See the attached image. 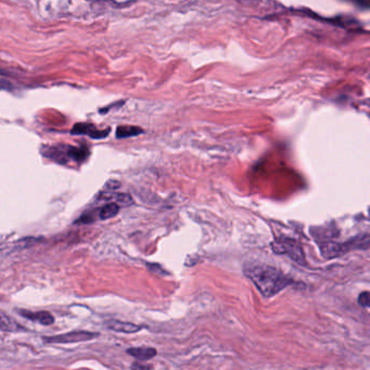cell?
Wrapping results in <instances>:
<instances>
[{
    "label": "cell",
    "mask_w": 370,
    "mask_h": 370,
    "mask_svg": "<svg viewBox=\"0 0 370 370\" xmlns=\"http://www.w3.org/2000/svg\"><path fill=\"white\" fill-rule=\"evenodd\" d=\"M244 274L265 297L277 295L292 284V280L279 269L268 265H246Z\"/></svg>",
    "instance_id": "obj_1"
},
{
    "label": "cell",
    "mask_w": 370,
    "mask_h": 370,
    "mask_svg": "<svg viewBox=\"0 0 370 370\" xmlns=\"http://www.w3.org/2000/svg\"><path fill=\"white\" fill-rule=\"evenodd\" d=\"M89 150L86 147H75V146H55V147H46L43 151V154L57 163L66 164L70 161L76 163H80L86 161V158L89 156Z\"/></svg>",
    "instance_id": "obj_2"
},
{
    "label": "cell",
    "mask_w": 370,
    "mask_h": 370,
    "mask_svg": "<svg viewBox=\"0 0 370 370\" xmlns=\"http://www.w3.org/2000/svg\"><path fill=\"white\" fill-rule=\"evenodd\" d=\"M274 251L277 252L279 254H286L292 258L293 261L305 265V255L301 244H299L296 240L287 238V237H281L277 239L273 244Z\"/></svg>",
    "instance_id": "obj_3"
},
{
    "label": "cell",
    "mask_w": 370,
    "mask_h": 370,
    "mask_svg": "<svg viewBox=\"0 0 370 370\" xmlns=\"http://www.w3.org/2000/svg\"><path fill=\"white\" fill-rule=\"evenodd\" d=\"M99 337L98 332H90L85 330H75L71 332L57 334L52 337H45L43 340L46 343L54 344H71V343H79L90 341Z\"/></svg>",
    "instance_id": "obj_4"
},
{
    "label": "cell",
    "mask_w": 370,
    "mask_h": 370,
    "mask_svg": "<svg viewBox=\"0 0 370 370\" xmlns=\"http://www.w3.org/2000/svg\"><path fill=\"white\" fill-rule=\"evenodd\" d=\"M72 135H86L92 139H102L108 137L110 134V129H98L95 125L89 124V123H77L75 124L71 131Z\"/></svg>",
    "instance_id": "obj_5"
},
{
    "label": "cell",
    "mask_w": 370,
    "mask_h": 370,
    "mask_svg": "<svg viewBox=\"0 0 370 370\" xmlns=\"http://www.w3.org/2000/svg\"><path fill=\"white\" fill-rule=\"evenodd\" d=\"M19 314L24 317V318L34 321V322H38V324L43 325V326H50L55 322V318L49 312H45V310H40V312H32V310H27V309H19L17 310Z\"/></svg>",
    "instance_id": "obj_6"
},
{
    "label": "cell",
    "mask_w": 370,
    "mask_h": 370,
    "mask_svg": "<svg viewBox=\"0 0 370 370\" xmlns=\"http://www.w3.org/2000/svg\"><path fill=\"white\" fill-rule=\"evenodd\" d=\"M108 328L110 330H113L116 332H122V333H136L142 330L144 327L135 325L133 322H127V321H121L117 319H112L108 321Z\"/></svg>",
    "instance_id": "obj_7"
},
{
    "label": "cell",
    "mask_w": 370,
    "mask_h": 370,
    "mask_svg": "<svg viewBox=\"0 0 370 370\" xmlns=\"http://www.w3.org/2000/svg\"><path fill=\"white\" fill-rule=\"evenodd\" d=\"M127 353L136 358L138 361H149L155 357L157 352L155 349L150 348V346H138V348L127 349Z\"/></svg>",
    "instance_id": "obj_8"
},
{
    "label": "cell",
    "mask_w": 370,
    "mask_h": 370,
    "mask_svg": "<svg viewBox=\"0 0 370 370\" xmlns=\"http://www.w3.org/2000/svg\"><path fill=\"white\" fill-rule=\"evenodd\" d=\"M100 200H107V201H110V200H114V202L117 204H121L123 207H129V205L134 203L133 198L127 195V193H115V192H111V193H104V195H100Z\"/></svg>",
    "instance_id": "obj_9"
},
{
    "label": "cell",
    "mask_w": 370,
    "mask_h": 370,
    "mask_svg": "<svg viewBox=\"0 0 370 370\" xmlns=\"http://www.w3.org/2000/svg\"><path fill=\"white\" fill-rule=\"evenodd\" d=\"M99 212V220L100 221H107L116 216L120 212V205L116 202H111L103 205L102 208L98 210Z\"/></svg>",
    "instance_id": "obj_10"
},
{
    "label": "cell",
    "mask_w": 370,
    "mask_h": 370,
    "mask_svg": "<svg viewBox=\"0 0 370 370\" xmlns=\"http://www.w3.org/2000/svg\"><path fill=\"white\" fill-rule=\"evenodd\" d=\"M2 331H8V332H21L25 331V328H23L21 325L17 324L16 321L11 319L10 317L5 316L3 313H1V324H0Z\"/></svg>",
    "instance_id": "obj_11"
},
{
    "label": "cell",
    "mask_w": 370,
    "mask_h": 370,
    "mask_svg": "<svg viewBox=\"0 0 370 370\" xmlns=\"http://www.w3.org/2000/svg\"><path fill=\"white\" fill-rule=\"evenodd\" d=\"M143 133H144L143 129L137 126H119L116 129V137L117 138L135 137Z\"/></svg>",
    "instance_id": "obj_12"
},
{
    "label": "cell",
    "mask_w": 370,
    "mask_h": 370,
    "mask_svg": "<svg viewBox=\"0 0 370 370\" xmlns=\"http://www.w3.org/2000/svg\"><path fill=\"white\" fill-rule=\"evenodd\" d=\"M97 220H99V212L97 211L96 213V211H91V212L84 213L75 222L76 224H91Z\"/></svg>",
    "instance_id": "obj_13"
},
{
    "label": "cell",
    "mask_w": 370,
    "mask_h": 370,
    "mask_svg": "<svg viewBox=\"0 0 370 370\" xmlns=\"http://www.w3.org/2000/svg\"><path fill=\"white\" fill-rule=\"evenodd\" d=\"M358 303L362 306L370 307V292H363L362 295L358 296Z\"/></svg>",
    "instance_id": "obj_14"
},
{
    "label": "cell",
    "mask_w": 370,
    "mask_h": 370,
    "mask_svg": "<svg viewBox=\"0 0 370 370\" xmlns=\"http://www.w3.org/2000/svg\"><path fill=\"white\" fill-rule=\"evenodd\" d=\"M147 267H148L151 272L153 273H156L158 275H166L167 273L164 271V269L161 267V265H158V264H154V263H149L147 264Z\"/></svg>",
    "instance_id": "obj_15"
},
{
    "label": "cell",
    "mask_w": 370,
    "mask_h": 370,
    "mask_svg": "<svg viewBox=\"0 0 370 370\" xmlns=\"http://www.w3.org/2000/svg\"><path fill=\"white\" fill-rule=\"evenodd\" d=\"M120 186H121V184L119 183V181H116V180H109L108 183H107V185H105V188H107V189L112 190V189H117V188H119Z\"/></svg>",
    "instance_id": "obj_16"
},
{
    "label": "cell",
    "mask_w": 370,
    "mask_h": 370,
    "mask_svg": "<svg viewBox=\"0 0 370 370\" xmlns=\"http://www.w3.org/2000/svg\"><path fill=\"white\" fill-rule=\"evenodd\" d=\"M133 369H151L152 367L149 365H140V364H133L132 366Z\"/></svg>",
    "instance_id": "obj_17"
},
{
    "label": "cell",
    "mask_w": 370,
    "mask_h": 370,
    "mask_svg": "<svg viewBox=\"0 0 370 370\" xmlns=\"http://www.w3.org/2000/svg\"><path fill=\"white\" fill-rule=\"evenodd\" d=\"M368 212H369V216H370V208H369V211H368Z\"/></svg>",
    "instance_id": "obj_18"
}]
</instances>
